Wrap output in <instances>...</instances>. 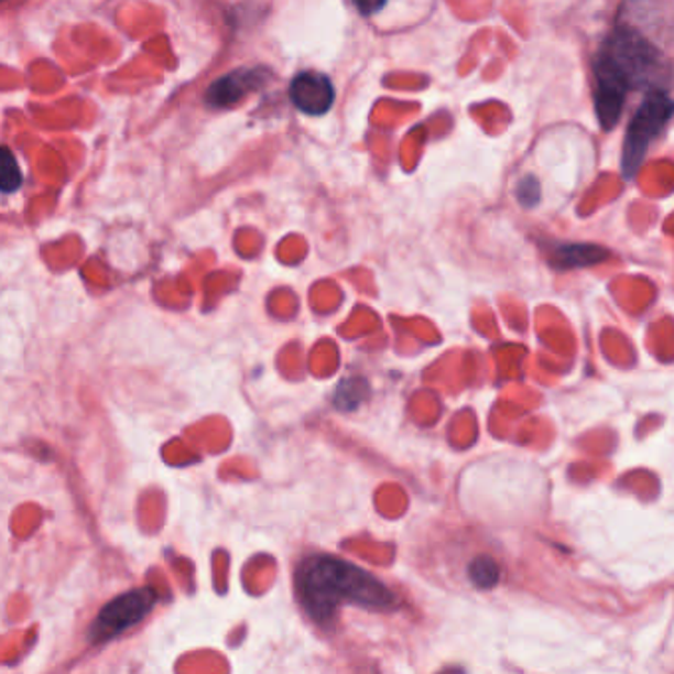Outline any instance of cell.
<instances>
[{
  "label": "cell",
  "instance_id": "cell-8",
  "mask_svg": "<svg viewBox=\"0 0 674 674\" xmlns=\"http://www.w3.org/2000/svg\"><path fill=\"white\" fill-rule=\"evenodd\" d=\"M499 564L491 556H477L469 564V579L477 588L489 589L499 584Z\"/></svg>",
  "mask_w": 674,
  "mask_h": 674
},
{
  "label": "cell",
  "instance_id": "cell-11",
  "mask_svg": "<svg viewBox=\"0 0 674 674\" xmlns=\"http://www.w3.org/2000/svg\"><path fill=\"white\" fill-rule=\"evenodd\" d=\"M352 2L357 4V9L360 10L362 14L372 17L378 10L384 9V4L388 0H352Z\"/></svg>",
  "mask_w": 674,
  "mask_h": 674
},
{
  "label": "cell",
  "instance_id": "cell-9",
  "mask_svg": "<svg viewBox=\"0 0 674 674\" xmlns=\"http://www.w3.org/2000/svg\"><path fill=\"white\" fill-rule=\"evenodd\" d=\"M0 186L2 193H14L22 183V174H20L19 163L14 159V154L10 153V149L2 151V164H0Z\"/></svg>",
  "mask_w": 674,
  "mask_h": 674
},
{
  "label": "cell",
  "instance_id": "cell-10",
  "mask_svg": "<svg viewBox=\"0 0 674 674\" xmlns=\"http://www.w3.org/2000/svg\"><path fill=\"white\" fill-rule=\"evenodd\" d=\"M517 198H519V203H521L522 206H526V208L536 206L540 200L539 181L532 178V176H526V178L521 181L519 186H517Z\"/></svg>",
  "mask_w": 674,
  "mask_h": 674
},
{
  "label": "cell",
  "instance_id": "cell-1",
  "mask_svg": "<svg viewBox=\"0 0 674 674\" xmlns=\"http://www.w3.org/2000/svg\"><path fill=\"white\" fill-rule=\"evenodd\" d=\"M668 76L671 66L663 50L631 20H619L594 59L599 126L611 131L621 119L629 91L659 89Z\"/></svg>",
  "mask_w": 674,
  "mask_h": 674
},
{
  "label": "cell",
  "instance_id": "cell-5",
  "mask_svg": "<svg viewBox=\"0 0 674 674\" xmlns=\"http://www.w3.org/2000/svg\"><path fill=\"white\" fill-rule=\"evenodd\" d=\"M290 97L303 113L323 116L335 101V87L327 76L318 72H303L300 76L293 77Z\"/></svg>",
  "mask_w": 674,
  "mask_h": 674
},
{
  "label": "cell",
  "instance_id": "cell-3",
  "mask_svg": "<svg viewBox=\"0 0 674 674\" xmlns=\"http://www.w3.org/2000/svg\"><path fill=\"white\" fill-rule=\"evenodd\" d=\"M674 101L666 96L665 89H651L643 104L637 109L635 117L627 127L623 139V154H621V173L626 178H635L637 171L645 161L646 151L666 123L673 119Z\"/></svg>",
  "mask_w": 674,
  "mask_h": 674
},
{
  "label": "cell",
  "instance_id": "cell-6",
  "mask_svg": "<svg viewBox=\"0 0 674 674\" xmlns=\"http://www.w3.org/2000/svg\"><path fill=\"white\" fill-rule=\"evenodd\" d=\"M258 72L256 69H240L230 76L222 77L208 89V101L214 106L222 107L236 104L241 96H246L256 87Z\"/></svg>",
  "mask_w": 674,
  "mask_h": 674
},
{
  "label": "cell",
  "instance_id": "cell-4",
  "mask_svg": "<svg viewBox=\"0 0 674 674\" xmlns=\"http://www.w3.org/2000/svg\"><path fill=\"white\" fill-rule=\"evenodd\" d=\"M156 594L153 589H133L126 596L113 599L96 617L89 631L91 643H104L107 639L121 635L127 629L143 621V617L153 609Z\"/></svg>",
  "mask_w": 674,
  "mask_h": 674
},
{
  "label": "cell",
  "instance_id": "cell-7",
  "mask_svg": "<svg viewBox=\"0 0 674 674\" xmlns=\"http://www.w3.org/2000/svg\"><path fill=\"white\" fill-rule=\"evenodd\" d=\"M607 256L609 253L598 246H559L554 253V263L559 268H581L606 260Z\"/></svg>",
  "mask_w": 674,
  "mask_h": 674
},
{
  "label": "cell",
  "instance_id": "cell-2",
  "mask_svg": "<svg viewBox=\"0 0 674 674\" xmlns=\"http://www.w3.org/2000/svg\"><path fill=\"white\" fill-rule=\"evenodd\" d=\"M297 594L303 609L320 626H328L347 604L370 609L394 604V594L367 569L333 556H313L301 564Z\"/></svg>",
  "mask_w": 674,
  "mask_h": 674
}]
</instances>
